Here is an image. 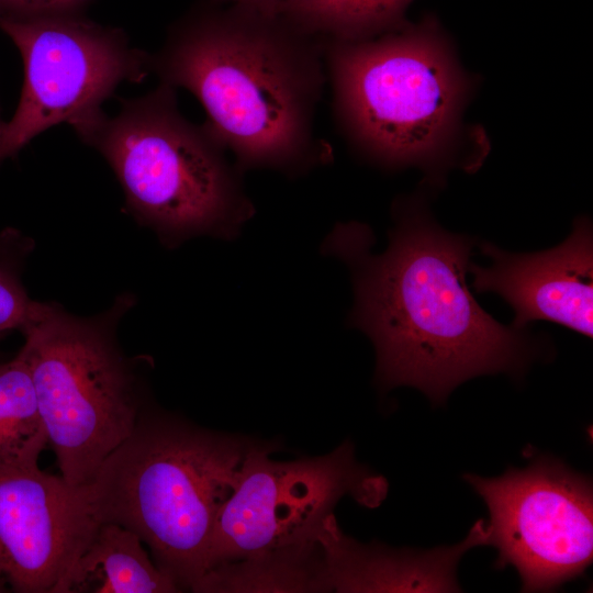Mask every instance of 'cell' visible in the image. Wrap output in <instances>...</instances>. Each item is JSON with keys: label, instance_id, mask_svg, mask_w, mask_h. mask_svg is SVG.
Masks as SVG:
<instances>
[{"label": "cell", "instance_id": "6da1fadb", "mask_svg": "<svg viewBox=\"0 0 593 593\" xmlns=\"http://www.w3.org/2000/svg\"><path fill=\"white\" fill-rule=\"evenodd\" d=\"M395 214L380 255L368 250L365 225H340L329 237L353 269L350 323L374 345L378 384L413 387L440 405L471 378L523 376L542 342L495 321L475 301L466 280L475 239L444 230L413 205Z\"/></svg>", "mask_w": 593, "mask_h": 593}, {"label": "cell", "instance_id": "7a4b0ae2", "mask_svg": "<svg viewBox=\"0 0 593 593\" xmlns=\"http://www.w3.org/2000/svg\"><path fill=\"white\" fill-rule=\"evenodd\" d=\"M159 82L192 93L239 169L298 176L331 159L314 119L326 82L325 40L284 18L201 0L150 54Z\"/></svg>", "mask_w": 593, "mask_h": 593}, {"label": "cell", "instance_id": "3957f363", "mask_svg": "<svg viewBox=\"0 0 593 593\" xmlns=\"http://www.w3.org/2000/svg\"><path fill=\"white\" fill-rule=\"evenodd\" d=\"M253 443L141 414L87 486L100 523L134 532L180 589L208 571L212 533Z\"/></svg>", "mask_w": 593, "mask_h": 593}, {"label": "cell", "instance_id": "277c9868", "mask_svg": "<svg viewBox=\"0 0 593 593\" xmlns=\"http://www.w3.org/2000/svg\"><path fill=\"white\" fill-rule=\"evenodd\" d=\"M177 89L159 82L71 125L108 161L128 210L169 243L193 235L235 237L254 215L242 170L204 124L182 115Z\"/></svg>", "mask_w": 593, "mask_h": 593}, {"label": "cell", "instance_id": "5b68a950", "mask_svg": "<svg viewBox=\"0 0 593 593\" xmlns=\"http://www.w3.org/2000/svg\"><path fill=\"white\" fill-rule=\"evenodd\" d=\"M441 47L430 22L360 41L325 40L337 119L378 163L423 164L439 153L459 101Z\"/></svg>", "mask_w": 593, "mask_h": 593}, {"label": "cell", "instance_id": "8992f818", "mask_svg": "<svg viewBox=\"0 0 593 593\" xmlns=\"http://www.w3.org/2000/svg\"><path fill=\"white\" fill-rule=\"evenodd\" d=\"M21 332L25 342L19 355L60 475L71 486H88L137 425L135 377L101 322L38 302Z\"/></svg>", "mask_w": 593, "mask_h": 593}, {"label": "cell", "instance_id": "52a82bcc", "mask_svg": "<svg viewBox=\"0 0 593 593\" xmlns=\"http://www.w3.org/2000/svg\"><path fill=\"white\" fill-rule=\"evenodd\" d=\"M271 450L248 448L216 517L208 571L237 562H315L317 536L343 496L369 507L385 496L384 479L355 460L349 441L293 461L273 460Z\"/></svg>", "mask_w": 593, "mask_h": 593}, {"label": "cell", "instance_id": "ba28073f", "mask_svg": "<svg viewBox=\"0 0 593 593\" xmlns=\"http://www.w3.org/2000/svg\"><path fill=\"white\" fill-rule=\"evenodd\" d=\"M23 60V86L14 114L0 131V165L44 131L70 126L102 110L123 82L149 74L150 54L126 33L83 14L0 23Z\"/></svg>", "mask_w": 593, "mask_h": 593}, {"label": "cell", "instance_id": "9c48e42d", "mask_svg": "<svg viewBox=\"0 0 593 593\" xmlns=\"http://www.w3.org/2000/svg\"><path fill=\"white\" fill-rule=\"evenodd\" d=\"M484 501L495 568L512 566L523 592H548L580 577L593 558L591 478L558 458L535 456L496 478L463 474Z\"/></svg>", "mask_w": 593, "mask_h": 593}, {"label": "cell", "instance_id": "30bf717a", "mask_svg": "<svg viewBox=\"0 0 593 593\" xmlns=\"http://www.w3.org/2000/svg\"><path fill=\"white\" fill-rule=\"evenodd\" d=\"M99 524L87 486L0 462V580L14 592L58 593Z\"/></svg>", "mask_w": 593, "mask_h": 593}, {"label": "cell", "instance_id": "8fae6325", "mask_svg": "<svg viewBox=\"0 0 593 593\" xmlns=\"http://www.w3.org/2000/svg\"><path fill=\"white\" fill-rule=\"evenodd\" d=\"M479 248L491 265L469 262L472 288L503 298L514 311L513 327L548 321L592 337L593 233L588 219H578L566 240L542 251L514 254L486 242Z\"/></svg>", "mask_w": 593, "mask_h": 593}, {"label": "cell", "instance_id": "7c38bea8", "mask_svg": "<svg viewBox=\"0 0 593 593\" xmlns=\"http://www.w3.org/2000/svg\"><path fill=\"white\" fill-rule=\"evenodd\" d=\"M486 521L479 519L467 537L430 550L363 545L343 534L334 515L318 536V591L460 592L457 567L473 547L488 545Z\"/></svg>", "mask_w": 593, "mask_h": 593}, {"label": "cell", "instance_id": "4fadbf2b", "mask_svg": "<svg viewBox=\"0 0 593 593\" xmlns=\"http://www.w3.org/2000/svg\"><path fill=\"white\" fill-rule=\"evenodd\" d=\"M178 584L144 549L131 529L100 523L58 593H170Z\"/></svg>", "mask_w": 593, "mask_h": 593}, {"label": "cell", "instance_id": "5bb4252c", "mask_svg": "<svg viewBox=\"0 0 593 593\" xmlns=\"http://www.w3.org/2000/svg\"><path fill=\"white\" fill-rule=\"evenodd\" d=\"M411 0H281L278 14L328 41H360L401 26Z\"/></svg>", "mask_w": 593, "mask_h": 593}, {"label": "cell", "instance_id": "9a60e30c", "mask_svg": "<svg viewBox=\"0 0 593 593\" xmlns=\"http://www.w3.org/2000/svg\"><path fill=\"white\" fill-rule=\"evenodd\" d=\"M47 443L31 374L18 354L0 362V462H37Z\"/></svg>", "mask_w": 593, "mask_h": 593}, {"label": "cell", "instance_id": "2e32d148", "mask_svg": "<svg viewBox=\"0 0 593 593\" xmlns=\"http://www.w3.org/2000/svg\"><path fill=\"white\" fill-rule=\"evenodd\" d=\"M0 235V338L13 329L22 331L30 322L37 303L29 298L20 278L19 236Z\"/></svg>", "mask_w": 593, "mask_h": 593}, {"label": "cell", "instance_id": "e0dca14e", "mask_svg": "<svg viewBox=\"0 0 593 593\" xmlns=\"http://www.w3.org/2000/svg\"><path fill=\"white\" fill-rule=\"evenodd\" d=\"M92 0H0V23L83 14Z\"/></svg>", "mask_w": 593, "mask_h": 593}, {"label": "cell", "instance_id": "ac0fdd59", "mask_svg": "<svg viewBox=\"0 0 593 593\" xmlns=\"http://www.w3.org/2000/svg\"><path fill=\"white\" fill-rule=\"evenodd\" d=\"M215 3H231L253 8L262 12L272 13L281 0H209Z\"/></svg>", "mask_w": 593, "mask_h": 593}, {"label": "cell", "instance_id": "d6986e66", "mask_svg": "<svg viewBox=\"0 0 593 593\" xmlns=\"http://www.w3.org/2000/svg\"><path fill=\"white\" fill-rule=\"evenodd\" d=\"M5 588H7L5 583L2 580H0V592L4 591Z\"/></svg>", "mask_w": 593, "mask_h": 593}, {"label": "cell", "instance_id": "ffe728a7", "mask_svg": "<svg viewBox=\"0 0 593 593\" xmlns=\"http://www.w3.org/2000/svg\"><path fill=\"white\" fill-rule=\"evenodd\" d=\"M3 124H4V120L2 119L1 111H0V131H1V128L3 126Z\"/></svg>", "mask_w": 593, "mask_h": 593}]
</instances>
